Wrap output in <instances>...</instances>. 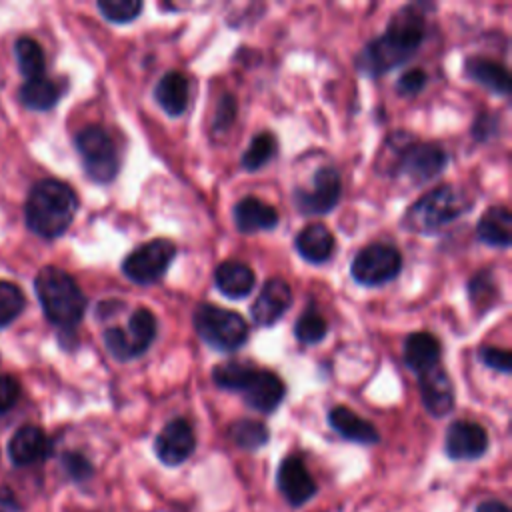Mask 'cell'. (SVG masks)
Returning <instances> with one entry per match:
<instances>
[{
    "instance_id": "1",
    "label": "cell",
    "mask_w": 512,
    "mask_h": 512,
    "mask_svg": "<svg viewBox=\"0 0 512 512\" xmlns=\"http://www.w3.org/2000/svg\"><path fill=\"white\" fill-rule=\"evenodd\" d=\"M426 38V18L422 4H406L394 12L384 34L370 40L356 58L358 70L380 76L408 62Z\"/></svg>"
},
{
    "instance_id": "2",
    "label": "cell",
    "mask_w": 512,
    "mask_h": 512,
    "mask_svg": "<svg viewBox=\"0 0 512 512\" xmlns=\"http://www.w3.org/2000/svg\"><path fill=\"white\" fill-rule=\"evenodd\" d=\"M78 212L76 192L62 180H38L26 198V226L40 238L54 240L62 236Z\"/></svg>"
},
{
    "instance_id": "3",
    "label": "cell",
    "mask_w": 512,
    "mask_h": 512,
    "mask_svg": "<svg viewBox=\"0 0 512 512\" xmlns=\"http://www.w3.org/2000/svg\"><path fill=\"white\" fill-rule=\"evenodd\" d=\"M34 290L44 316L54 326L72 332L80 324L86 312V296L68 272L56 266H44L34 278Z\"/></svg>"
},
{
    "instance_id": "4",
    "label": "cell",
    "mask_w": 512,
    "mask_h": 512,
    "mask_svg": "<svg viewBox=\"0 0 512 512\" xmlns=\"http://www.w3.org/2000/svg\"><path fill=\"white\" fill-rule=\"evenodd\" d=\"M384 168L414 184L436 178L448 166V154L434 142H418L406 132L392 134L386 144Z\"/></svg>"
},
{
    "instance_id": "5",
    "label": "cell",
    "mask_w": 512,
    "mask_h": 512,
    "mask_svg": "<svg viewBox=\"0 0 512 512\" xmlns=\"http://www.w3.org/2000/svg\"><path fill=\"white\" fill-rule=\"evenodd\" d=\"M470 198L456 186H438L420 196L404 214L402 226L410 232L432 234L470 210Z\"/></svg>"
},
{
    "instance_id": "6",
    "label": "cell",
    "mask_w": 512,
    "mask_h": 512,
    "mask_svg": "<svg viewBox=\"0 0 512 512\" xmlns=\"http://www.w3.org/2000/svg\"><path fill=\"white\" fill-rule=\"evenodd\" d=\"M194 328L198 336L218 352H234L248 340L246 320L228 308L200 304L194 310Z\"/></svg>"
},
{
    "instance_id": "7",
    "label": "cell",
    "mask_w": 512,
    "mask_h": 512,
    "mask_svg": "<svg viewBox=\"0 0 512 512\" xmlns=\"http://www.w3.org/2000/svg\"><path fill=\"white\" fill-rule=\"evenodd\" d=\"M86 176L98 184L112 182L120 170V158L112 136L102 126H86L74 138Z\"/></svg>"
},
{
    "instance_id": "8",
    "label": "cell",
    "mask_w": 512,
    "mask_h": 512,
    "mask_svg": "<svg viewBox=\"0 0 512 512\" xmlns=\"http://www.w3.org/2000/svg\"><path fill=\"white\" fill-rule=\"evenodd\" d=\"M176 256L174 242L166 238H154L136 250H132L122 260V272L128 280L140 286L156 284L168 270Z\"/></svg>"
},
{
    "instance_id": "9",
    "label": "cell",
    "mask_w": 512,
    "mask_h": 512,
    "mask_svg": "<svg viewBox=\"0 0 512 512\" xmlns=\"http://www.w3.org/2000/svg\"><path fill=\"white\" fill-rule=\"evenodd\" d=\"M402 270L400 252L382 242L364 246L350 264L352 278L362 286H382L394 280Z\"/></svg>"
},
{
    "instance_id": "10",
    "label": "cell",
    "mask_w": 512,
    "mask_h": 512,
    "mask_svg": "<svg viewBox=\"0 0 512 512\" xmlns=\"http://www.w3.org/2000/svg\"><path fill=\"white\" fill-rule=\"evenodd\" d=\"M196 448L194 428L186 418L170 420L154 438V454L164 466L184 464Z\"/></svg>"
},
{
    "instance_id": "11",
    "label": "cell",
    "mask_w": 512,
    "mask_h": 512,
    "mask_svg": "<svg viewBox=\"0 0 512 512\" xmlns=\"http://www.w3.org/2000/svg\"><path fill=\"white\" fill-rule=\"evenodd\" d=\"M276 486H278L282 498L292 508L304 506L318 494L316 480L312 478L304 460L294 454L282 458L278 472H276Z\"/></svg>"
},
{
    "instance_id": "12",
    "label": "cell",
    "mask_w": 512,
    "mask_h": 512,
    "mask_svg": "<svg viewBox=\"0 0 512 512\" xmlns=\"http://www.w3.org/2000/svg\"><path fill=\"white\" fill-rule=\"evenodd\" d=\"M342 192V180L336 168L322 166L314 174L312 190H296L294 202L296 208L304 214H328L336 208Z\"/></svg>"
},
{
    "instance_id": "13",
    "label": "cell",
    "mask_w": 512,
    "mask_h": 512,
    "mask_svg": "<svg viewBox=\"0 0 512 512\" xmlns=\"http://www.w3.org/2000/svg\"><path fill=\"white\" fill-rule=\"evenodd\" d=\"M488 450V432L478 422L456 420L448 426L444 452L450 460H478Z\"/></svg>"
},
{
    "instance_id": "14",
    "label": "cell",
    "mask_w": 512,
    "mask_h": 512,
    "mask_svg": "<svg viewBox=\"0 0 512 512\" xmlns=\"http://www.w3.org/2000/svg\"><path fill=\"white\" fill-rule=\"evenodd\" d=\"M240 394L252 410L262 412V414H270L284 400L286 386H284V382L278 374H274L270 370L252 368L250 376L246 378L244 386L240 388Z\"/></svg>"
},
{
    "instance_id": "15",
    "label": "cell",
    "mask_w": 512,
    "mask_h": 512,
    "mask_svg": "<svg viewBox=\"0 0 512 512\" xmlns=\"http://www.w3.org/2000/svg\"><path fill=\"white\" fill-rule=\"evenodd\" d=\"M290 304H292L290 284L282 278H270L264 282L260 294L256 296L250 308V314L258 326H272L286 314Z\"/></svg>"
},
{
    "instance_id": "16",
    "label": "cell",
    "mask_w": 512,
    "mask_h": 512,
    "mask_svg": "<svg viewBox=\"0 0 512 512\" xmlns=\"http://www.w3.org/2000/svg\"><path fill=\"white\" fill-rule=\"evenodd\" d=\"M418 386L422 404L430 416L444 418L454 410V386L442 368L434 366L418 374Z\"/></svg>"
},
{
    "instance_id": "17",
    "label": "cell",
    "mask_w": 512,
    "mask_h": 512,
    "mask_svg": "<svg viewBox=\"0 0 512 512\" xmlns=\"http://www.w3.org/2000/svg\"><path fill=\"white\" fill-rule=\"evenodd\" d=\"M328 424L344 440H350L356 444H366V446L380 442V432L376 430V426L372 422L364 420L362 416H358L348 406L330 408Z\"/></svg>"
},
{
    "instance_id": "18",
    "label": "cell",
    "mask_w": 512,
    "mask_h": 512,
    "mask_svg": "<svg viewBox=\"0 0 512 512\" xmlns=\"http://www.w3.org/2000/svg\"><path fill=\"white\" fill-rule=\"evenodd\" d=\"M50 452V440L38 426L18 428L8 442V456L16 466H28L44 460Z\"/></svg>"
},
{
    "instance_id": "19",
    "label": "cell",
    "mask_w": 512,
    "mask_h": 512,
    "mask_svg": "<svg viewBox=\"0 0 512 512\" xmlns=\"http://www.w3.org/2000/svg\"><path fill=\"white\" fill-rule=\"evenodd\" d=\"M232 214H234V224L242 234L272 230L278 224L276 208L262 202L256 196H246L240 202H236Z\"/></svg>"
},
{
    "instance_id": "20",
    "label": "cell",
    "mask_w": 512,
    "mask_h": 512,
    "mask_svg": "<svg viewBox=\"0 0 512 512\" xmlns=\"http://www.w3.org/2000/svg\"><path fill=\"white\" fill-rule=\"evenodd\" d=\"M440 354H442L440 340L430 332H412L404 340V362L416 374H422L438 366Z\"/></svg>"
},
{
    "instance_id": "21",
    "label": "cell",
    "mask_w": 512,
    "mask_h": 512,
    "mask_svg": "<svg viewBox=\"0 0 512 512\" xmlns=\"http://www.w3.org/2000/svg\"><path fill=\"white\" fill-rule=\"evenodd\" d=\"M214 282L226 298L240 300L252 292L256 284V276L248 264L238 260H226L218 264L214 272Z\"/></svg>"
},
{
    "instance_id": "22",
    "label": "cell",
    "mask_w": 512,
    "mask_h": 512,
    "mask_svg": "<svg viewBox=\"0 0 512 512\" xmlns=\"http://www.w3.org/2000/svg\"><path fill=\"white\" fill-rule=\"evenodd\" d=\"M464 74L476 84L492 90L494 94L508 96L510 94V74L508 70L490 58L472 56L464 62Z\"/></svg>"
},
{
    "instance_id": "23",
    "label": "cell",
    "mask_w": 512,
    "mask_h": 512,
    "mask_svg": "<svg viewBox=\"0 0 512 512\" xmlns=\"http://www.w3.org/2000/svg\"><path fill=\"white\" fill-rule=\"evenodd\" d=\"M296 250L298 254L306 260V262H312V264H320V262H326L330 258V254L334 252V236L332 232L320 224V222H312L308 226H304L296 240Z\"/></svg>"
},
{
    "instance_id": "24",
    "label": "cell",
    "mask_w": 512,
    "mask_h": 512,
    "mask_svg": "<svg viewBox=\"0 0 512 512\" xmlns=\"http://www.w3.org/2000/svg\"><path fill=\"white\" fill-rule=\"evenodd\" d=\"M476 236L488 246L506 248L512 242V214L506 206H492L488 208L478 224H476Z\"/></svg>"
},
{
    "instance_id": "25",
    "label": "cell",
    "mask_w": 512,
    "mask_h": 512,
    "mask_svg": "<svg viewBox=\"0 0 512 512\" xmlns=\"http://www.w3.org/2000/svg\"><path fill=\"white\" fill-rule=\"evenodd\" d=\"M156 102L168 116H180L188 108V80L182 72H166L156 88H154Z\"/></svg>"
},
{
    "instance_id": "26",
    "label": "cell",
    "mask_w": 512,
    "mask_h": 512,
    "mask_svg": "<svg viewBox=\"0 0 512 512\" xmlns=\"http://www.w3.org/2000/svg\"><path fill=\"white\" fill-rule=\"evenodd\" d=\"M156 332H158V324L154 314L148 308H136L130 314L128 326L124 328V336H126L132 358L142 356L150 348V344L156 338Z\"/></svg>"
},
{
    "instance_id": "27",
    "label": "cell",
    "mask_w": 512,
    "mask_h": 512,
    "mask_svg": "<svg viewBox=\"0 0 512 512\" xmlns=\"http://www.w3.org/2000/svg\"><path fill=\"white\" fill-rule=\"evenodd\" d=\"M60 94H62L60 86L46 76L30 78L20 86V102L26 108L38 110V112H46L54 108L60 100Z\"/></svg>"
},
{
    "instance_id": "28",
    "label": "cell",
    "mask_w": 512,
    "mask_h": 512,
    "mask_svg": "<svg viewBox=\"0 0 512 512\" xmlns=\"http://www.w3.org/2000/svg\"><path fill=\"white\" fill-rule=\"evenodd\" d=\"M230 440L242 448V450H258L268 444L270 440V430L264 422L252 420V418H240L230 424L228 428Z\"/></svg>"
},
{
    "instance_id": "29",
    "label": "cell",
    "mask_w": 512,
    "mask_h": 512,
    "mask_svg": "<svg viewBox=\"0 0 512 512\" xmlns=\"http://www.w3.org/2000/svg\"><path fill=\"white\" fill-rule=\"evenodd\" d=\"M14 52H16L18 68L26 76V80L44 76V68H46L44 52L34 38H30V36L18 38L14 44Z\"/></svg>"
},
{
    "instance_id": "30",
    "label": "cell",
    "mask_w": 512,
    "mask_h": 512,
    "mask_svg": "<svg viewBox=\"0 0 512 512\" xmlns=\"http://www.w3.org/2000/svg\"><path fill=\"white\" fill-rule=\"evenodd\" d=\"M278 152V142L276 136L270 132H260L250 140V146L242 154V168L248 172H254L268 164Z\"/></svg>"
},
{
    "instance_id": "31",
    "label": "cell",
    "mask_w": 512,
    "mask_h": 512,
    "mask_svg": "<svg viewBox=\"0 0 512 512\" xmlns=\"http://www.w3.org/2000/svg\"><path fill=\"white\" fill-rule=\"evenodd\" d=\"M468 296L480 312H486L494 306L492 302L498 296V286L490 270H480L472 276V280L468 282Z\"/></svg>"
},
{
    "instance_id": "32",
    "label": "cell",
    "mask_w": 512,
    "mask_h": 512,
    "mask_svg": "<svg viewBox=\"0 0 512 512\" xmlns=\"http://www.w3.org/2000/svg\"><path fill=\"white\" fill-rule=\"evenodd\" d=\"M328 332V324L320 312L314 308H308L302 312L294 324V334L296 340L302 344H318Z\"/></svg>"
},
{
    "instance_id": "33",
    "label": "cell",
    "mask_w": 512,
    "mask_h": 512,
    "mask_svg": "<svg viewBox=\"0 0 512 512\" xmlns=\"http://www.w3.org/2000/svg\"><path fill=\"white\" fill-rule=\"evenodd\" d=\"M26 298L22 290L6 280H0V328L12 324L24 310Z\"/></svg>"
},
{
    "instance_id": "34",
    "label": "cell",
    "mask_w": 512,
    "mask_h": 512,
    "mask_svg": "<svg viewBox=\"0 0 512 512\" xmlns=\"http://www.w3.org/2000/svg\"><path fill=\"white\" fill-rule=\"evenodd\" d=\"M252 372V366L244 364V362H236V360H230V362H224V364H218L214 370H212V380L224 388V390H232V392H240V388L244 386L246 378L250 376Z\"/></svg>"
},
{
    "instance_id": "35",
    "label": "cell",
    "mask_w": 512,
    "mask_h": 512,
    "mask_svg": "<svg viewBox=\"0 0 512 512\" xmlns=\"http://www.w3.org/2000/svg\"><path fill=\"white\" fill-rule=\"evenodd\" d=\"M100 14L114 24H126L138 18L142 12V2L140 0H100L98 4Z\"/></svg>"
},
{
    "instance_id": "36",
    "label": "cell",
    "mask_w": 512,
    "mask_h": 512,
    "mask_svg": "<svg viewBox=\"0 0 512 512\" xmlns=\"http://www.w3.org/2000/svg\"><path fill=\"white\" fill-rule=\"evenodd\" d=\"M62 468L74 482H86L88 478L94 476L92 462L80 452H66L62 456Z\"/></svg>"
},
{
    "instance_id": "37",
    "label": "cell",
    "mask_w": 512,
    "mask_h": 512,
    "mask_svg": "<svg viewBox=\"0 0 512 512\" xmlns=\"http://www.w3.org/2000/svg\"><path fill=\"white\" fill-rule=\"evenodd\" d=\"M104 346L112 358H116L120 362L132 360V354H130V348H128V342L124 336V328H120V326L106 328L104 330Z\"/></svg>"
},
{
    "instance_id": "38",
    "label": "cell",
    "mask_w": 512,
    "mask_h": 512,
    "mask_svg": "<svg viewBox=\"0 0 512 512\" xmlns=\"http://www.w3.org/2000/svg\"><path fill=\"white\" fill-rule=\"evenodd\" d=\"M428 82V74L422 68H410L404 74H400L396 82V92L400 96H416L424 90Z\"/></svg>"
},
{
    "instance_id": "39",
    "label": "cell",
    "mask_w": 512,
    "mask_h": 512,
    "mask_svg": "<svg viewBox=\"0 0 512 512\" xmlns=\"http://www.w3.org/2000/svg\"><path fill=\"white\" fill-rule=\"evenodd\" d=\"M236 118V100L232 94H222L216 106V114H214V122L212 128L214 132H224L230 128V124Z\"/></svg>"
},
{
    "instance_id": "40",
    "label": "cell",
    "mask_w": 512,
    "mask_h": 512,
    "mask_svg": "<svg viewBox=\"0 0 512 512\" xmlns=\"http://www.w3.org/2000/svg\"><path fill=\"white\" fill-rule=\"evenodd\" d=\"M478 358H480L488 368H494V370H498V372L508 374V372L512 370V356H510V352L504 350V348L484 346V348H480Z\"/></svg>"
},
{
    "instance_id": "41",
    "label": "cell",
    "mask_w": 512,
    "mask_h": 512,
    "mask_svg": "<svg viewBox=\"0 0 512 512\" xmlns=\"http://www.w3.org/2000/svg\"><path fill=\"white\" fill-rule=\"evenodd\" d=\"M20 398V382L10 374H0V414L14 408Z\"/></svg>"
},
{
    "instance_id": "42",
    "label": "cell",
    "mask_w": 512,
    "mask_h": 512,
    "mask_svg": "<svg viewBox=\"0 0 512 512\" xmlns=\"http://www.w3.org/2000/svg\"><path fill=\"white\" fill-rule=\"evenodd\" d=\"M498 132V116L482 112L476 116V122L472 126V134L476 140H490Z\"/></svg>"
},
{
    "instance_id": "43",
    "label": "cell",
    "mask_w": 512,
    "mask_h": 512,
    "mask_svg": "<svg viewBox=\"0 0 512 512\" xmlns=\"http://www.w3.org/2000/svg\"><path fill=\"white\" fill-rule=\"evenodd\" d=\"M18 500L12 490L0 486V512H18Z\"/></svg>"
},
{
    "instance_id": "44",
    "label": "cell",
    "mask_w": 512,
    "mask_h": 512,
    "mask_svg": "<svg viewBox=\"0 0 512 512\" xmlns=\"http://www.w3.org/2000/svg\"><path fill=\"white\" fill-rule=\"evenodd\" d=\"M474 512H510V508L500 500H486L476 506Z\"/></svg>"
}]
</instances>
